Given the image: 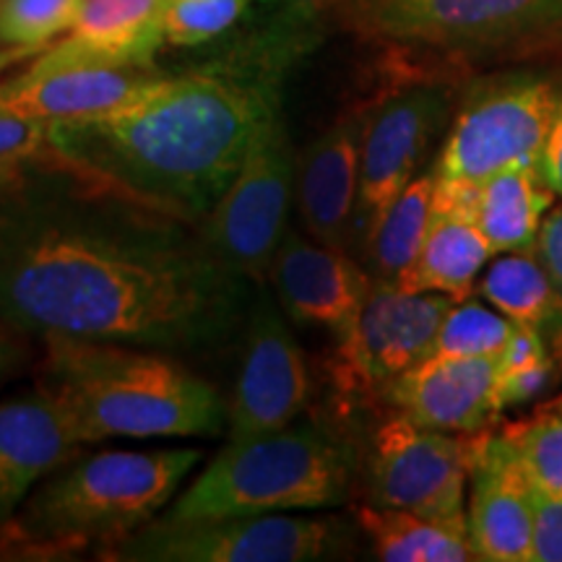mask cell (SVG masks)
<instances>
[{
  "mask_svg": "<svg viewBox=\"0 0 562 562\" xmlns=\"http://www.w3.org/2000/svg\"><path fill=\"white\" fill-rule=\"evenodd\" d=\"M248 300L180 216L91 182L0 201V321L24 336L203 349L243 326Z\"/></svg>",
  "mask_w": 562,
  "mask_h": 562,
  "instance_id": "obj_1",
  "label": "cell"
},
{
  "mask_svg": "<svg viewBox=\"0 0 562 562\" xmlns=\"http://www.w3.org/2000/svg\"><path fill=\"white\" fill-rule=\"evenodd\" d=\"M292 58L263 34L220 66L165 74L108 115L47 125L45 157L91 186L199 222L235 180L266 117L281 110V70Z\"/></svg>",
  "mask_w": 562,
  "mask_h": 562,
  "instance_id": "obj_2",
  "label": "cell"
},
{
  "mask_svg": "<svg viewBox=\"0 0 562 562\" xmlns=\"http://www.w3.org/2000/svg\"><path fill=\"white\" fill-rule=\"evenodd\" d=\"M40 385L68 412L83 446L108 438H216L227 402L172 357L131 344L45 339Z\"/></svg>",
  "mask_w": 562,
  "mask_h": 562,
  "instance_id": "obj_3",
  "label": "cell"
},
{
  "mask_svg": "<svg viewBox=\"0 0 562 562\" xmlns=\"http://www.w3.org/2000/svg\"><path fill=\"white\" fill-rule=\"evenodd\" d=\"M201 461L195 448L76 456L26 497L19 537L40 550L70 552L123 542L172 501Z\"/></svg>",
  "mask_w": 562,
  "mask_h": 562,
  "instance_id": "obj_4",
  "label": "cell"
},
{
  "mask_svg": "<svg viewBox=\"0 0 562 562\" xmlns=\"http://www.w3.org/2000/svg\"><path fill=\"white\" fill-rule=\"evenodd\" d=\"M355 451L328 427L305 425L229 440L175 501L167 518L258 516L336 508L349 501Z\"/></svg>",
  "mask_w": 562,
  "mask_h": 562,
  "instance_id": "obj_5",
  "label": "cell"
},
{
  "mask_svg": "<svg viewBox=\"0 0 562 562\" xmlns=\"http://www.w3.org/2000/svg\"><path fill=\"white\" fill-rule=\"evenodd\" d=\"M560 89L533 70L474 81L446 133L435 178L484 182L505 167H539Z\"/></svg>",
  "mask_w": 562,
  "mask_h": 562,
  "instance_id": "obj_6",
  "label": "cell"
},
{
  "mask_svg": "<svg viewBox=\"0 0 562 562\" xmlns=\"http://www.w3.org/2000/svg\"><path fill=\"white\" fill-rule=\"evenodd\" d=\"M336 518L290 513L149 521L110 547L112 560L133 562H315L347 550Z\"/></svg>",
  "mask_w": 562,
  "mask_h": 562,
  "instance_id": "obj_7",
  "label": "cell"
},
{
  "mask_svg": "<svg viewBox=\"0 0 562 562\" xmlns=\"http://www.w3.org/2000/svg\"><path fill=\"white\" fill-rule=\"evenodd\" d=\"M297 186L281 110L266 117L235 180L201 220V237L220 261L252 284H263L286 235V214Z\"/></svg>",
  "mask_w": 562,
  "mask_h": 562,
  "instance_id": "obj_8",
  "label": "cell"
},
{
  "mask_svg": "<svg viewBox=\"0 0 562 562\" xmlns=\"http://www.w3.org/2000/svg\"><path fill=\"white\" fill-rule=\"evenodd\" d=\"M341 21L381 45L469 53L562 26V0H349Z\"/></svg>",
  "mask_w": 562,
  "mask_h": 562,
  "instance_id": "obj_9",
  "label": "cell"
},
{
  "mask_svg": "<svg viewBox=\"0 0 562 562\" xmlns=\"http://www.w3.org/2000/svg\"><path fill=\"white\" fill-rule=\"evenodd\" d=\"M482 438L484 430L440 432L393 412L372 432L370 503L440 521H467V487Z\"/></svg>",
  "mask_w": 562,
  "mask_h": 562,
  "instance_id": "obj_10",
  "label": "cell"
},
{
  "mask_svg": "<svg viewBox=\"0 0 562 562\" xmlns=\"http://www.w3.org/2000/svg\"><path fill=\"white\" fill-rule=\"evenodd\" d=\"M453 300L440 292H404L372 281L355 326L336 339L328 372L344 398L383 393L393 378L432 355L440 323Z\"/></svg>",
  "mask_w": 562,
  "mask_h": 562,
  "instance_id": "obj_11",
  "label": "cell"
},
{
  "mask_svg": "<svg viewBox=\"0 0 562 562\" xmlns=\"http://www.w3.org/2000/svg\"><path fill=\"white\" fill-rule=\"evenodd\" d=\"M451 112V89L438 81H409L362 112L360 195L355 232L360 240L375 227L393 199L417 178L435 136Z\"/></svg>",
  "mask_w": 562,
  "mask_h": 562,
  "instance_id": "obj_12",
  "label": "cell"
},
{
  "mask_svg": "<svg viewBox=\"0 0 562 562\" xmlns=\"http://www.w3.org/2000/svg\"><path fill=\"white\" fill-rule=\"evenodd\" d=\"M161 76L154 66L102 58L66 37L24 74L0 81V104L47 125L89 121L133 102Z\"/></svg>",
  "mask_w": 562,
  "mask_h": 562,
  "instance_id": "obj_13",
  "label": "cell"
},
{
  "mask_svg": "<svg viewBox=\"0 0 562 562\" xmlns=\"http://www.w3.org/2000/svg\"><path fill=\"white\" fill-rule=\"evenodd\" d=\"M305 351L269 297L250 302L240 372L227 402L229 440L290 427L311 404Z\"/></svg>",
  "mask_w": 562,
  "mask_h": 562,
  "instance_id": "obj_14",
  "label": "cell"
},
{
  "mask_svg": "<svg viewBox=\"0 0 562 562\" xmlns=\"http://www.w3.org/2000/svg\"><path fill=\"white\" fill-rule=\"evenodd\" d=\"M269 279L292 321L326 328L336 339L351 331L375 281L347 250L305 240L297 232L284 235Z\"/></svg>",
  "mask_w": 562,
  "mask_h": 562,
  "instance_id": "obj_15",
  "label": "cell"
},
{
  "mask_svg": "<svg viewBox=\"0 0 562 562\" xmlns=\"http://www.w3.org/2000/svg\"><path fill=\"white\" fill-rule=\"evenodd\" d=\"M393 412L453 435L482 432L501 409L495 357H438L414 364L383 389Z\"/></svg>",
  "mask_w": 562,
  "mask_h": 562,
  "instance_id": "obj_16",
  "label": "cell"
},
{
  "mask_svg": "<svg viewBox=\"0 0 562 562\" xmlns=\"http://www.w3.org/2000/svg\"><path fill=\"white\" fill-rule=\"evenodd\" d=\"M469 484L467 526L476 560L531 562L533 482L508 432H484Z\"/></svg>",
  "mask_w": 562,
  "mask_h": 562,
  "instance_id": "obj_17",
  "label": "cell"
},
{
  "mask_svg": "<svg viewBox=\"0 0 562 562\" xmlns=\"http://www.w3.org/2000/svg\"><path fill=\"white\" fill-rule=\"evenodd\" d=\"M68 412L42 385L0 402V526L16 516L34 487L81 451Z\"/></svg>",
  "mask_w": 562,
  "mask_h": 562,
  "instance_id": "obj_18",
  "label": "cell"
},
{
  "mask_svg": "<svg viewBox=\"0 0 562 562\" xmlns=\"http://www.w3.org/2000/svg\"><path fill=\"white\" fill-rule=\"evenodd\" d=\"M362 115L341 117L297 157L300 220L307 235L328 248L347 250L355 237L360 195Z\"/></svg>",
  "mask_w": 562,
  "mask_h": 562,
  "instance_id": "obj_19",
  "label": "cell"
},
{
  "mask_svg": "<svg viewBox=\"0 0 562 562\" xmlns=\"http://www.w3.org/2000/svg\"><path fill=\"white\" fill-rule=\"evenodd\" d=\"M492 256L495 250L476 222L432 211L417 261L396 286L404 292H440L453 302H463L474 294L476 279Z\"/></svg>",
  "mask_w": 562,
  "mask_h": 562,
  "instance_id": "obj_20",
  "label": "cell"
},
{
  "mask_svg": "<svg viewBox=\"0 0 562 562\" xmlns=\"http://www.w3.org/2000/svg\"><path fill=\"white\" fill-rule=\"evenodd\" d=\"M170 0H81L68 37L89 53L133 66H154L165 45V11Z\"/></svg>",
  "mask_w": 562,
  "mask_h": 562,
  "instance_id": "obj_21",
  "label": "cell"
},
{
  "mask_svg": "<svg viewBox=\"0 0 562 562\" xmlns=\"http://www.w3.org/2000/svg\"><path fill=\"white\" fill-rule=\"evenodd\" d=\"M554 199L537 167H505L482 182L476 227L495 252L533 248Z\"/></svg>",
  "mask_w": 562,
  "mask_h": 562,
  "instance_id": "obj_22",
  "label": "cell"
},
{
  "mask_svg": "<svg viewBox=\"0 0 562 562\" xmlns=\"http://www.w3.org/2000/svg\"><path fill=\"white\" fill-rule=\"evenodd\" d=\"M372 552L385 562H469L476 560L467 521H440L412 510L362 505L357 510Z\"/></svg>",
  "mask_w": 562,
  "mask_h": 562,
  "instance_id": "obj_23",
  "label": "cell"
},
{
  "mask_svg": "<svg viewBox=\"0 0 562 562\" xmlns=\"http://www.w3.org/2000/svg\"><path fill=\"white\" fill-rule=\"evenodd\" d=\"M480 294L516 326L539 328L547 339L560 321V297L537 250H513L490 263Z\"/></svg>",
  "mask_w": 562,
  "mask_h": 562,
  "instance_id": "obj_24",
  "label": "cell"
},
{
  "mask_svg": "<svg viewBox=\"0 0 562 562\" xmlns=\"http://www.w3.org/2000/svg\"><path fill=\"white\" fill-rule=\"evenodd\" d=\"M432 193H435V172L417 175L402 193L393 199L383 216L364 240L375 281H389L396 284L398 279L409 271L417 261L422 243H425L427 229L432 220Z\"/></svg>",
  "mask_w": 562,
  "mask_h": 562,
  "instance_id": "obj_25",
  "label": "cell"
},
{
  "mask_svg": "<svg viewBox=\"0 0 562 562\" xmlns=\"http://www.w3.org/2000/svg\"><path fill=\"white\" fill-rule=\"evenodd\" d=\"M533 487L562 495V396L537 406L529 417L505 427Z\"/></svg>",
  "mask_w": 562,
  "mask_h": 562,
  "instance_id": "obj_26",
  "label": "cell"
},
{
  "mask_svg": "<svg viewBox=\"0 0 562 562\" xmlns=\"http://www.w3.org/2000/svg\"><path fill=\"white\" fill-rule=\"evenodd\" d=\"M516 323L501 311H490L472 297L453 302L435 336L432 355L438 357H497L508 344Z\"/></svg>",
  "mask_w": 562,
  "mask_h": 562,
  "instance_id": "obj_27",
  "label": "cell"
},
{
  "mask_svg": "<svg viewBox=\"0 0 562 562\" xmlns=\"http://www.w3.org/2000/svg\"><path fill=\"white\" fill-rule=\"evenodd\" d=\"M79 9L81 0H0V42L50 47L74 30Z\"/></svg>",
  "mask_w": 562,
  "mask_h": 562,
  "instance_id": "obj_28",
  "label": "cell"
},
{
  "mask_svg": "<svg viewBox=\"0 0 562 562\" xmlns=\"http://www.w3.org/2000/svg\"><path fill=\"white\" fill-rule=\"evenodd\" d=\"M250 0H170L165 11V42L193 47L220 37L243 16Z\"/></svg>",
  "mask_w": 562,
  "mask_h": 562,
  "instance_id": "obj_29",
  "label": "cell"
},
{
  "mask_svg": "<svg viewBox=\"0 0 562 562\" xmlns=\"http://www.w3.org/2000/svg\"><path fill=\"white\" fill-rule=\"evenodd\" d=\"M47 123L19 115L0 104V188L11 191L13 182L24 175L34 161L45 157Z\"/></svg>",
  "mask_w": 562,
  "mask_h": 562,
  "instance_id": "obj_30",
  "label": "cell"
},
{
  "mask_svg": "<svg viewBox=\"0 0 562 562\" xmlns=\"http://www.w3.org/2000/svg\"><path fill=\"white\" fill-rule=\"evenodd\" d=\"M261 3L277 11L273 13V30L269 32L271 37L302 53L315 26H323V21L331 16L341 19L349 0H261Z\"/></svg>",
  "mask_w": 562,
  "mask_h": 562,
  "instance_id": "obj_31",
  "label": "cell"
},
{
  "mask_svg": "<svg viewBox=\"0 0 562 562\" xmlns=\"http://www.w3.org/2000/svg\"><path fill=\"white\" fill-rule=\"evenodd\" d=\"M533 250H537L539 261H542L547 273H550L554 292L560 297V321L547 341H550L554 362L562 370V203L544 216L537 243H533Z\"/></svg>",
  "mask_w": 562,
  "mask_h": 562,
  "instance_id": "obj_32",
  "label": "cell"
},
{
  "mask_svg": "<svg viewBox=\"0 0 562 562\" xmlns=\"http://www.w3.org/2000/svg\"><path fill=\"white\" fill-rule=\"evenodd\" d=\"M531 562H562V495L533 487Z\"/></svg>",
  "mask_w": 562,
  "mask_h": 562,
  "instance_id": "obj_33",
  "label": "cell"
},
{
  "mask_svg": "<svg viewBox=\"0 0 562 562\" xmlns=\"http://www.w3.org/2000/svg\"><path fill=\"white\" fill-rule=\"evenodd\" d=\"M539 175L547 186L552 188L554 195L562 199V89H560V102L558 110H554V121L550 128V136H547L544 151L539 157Z\"/></svg>",
  "mask_w": 562,
  "mask_h": 562,
  "instance_id": "obj_34",
  "label": "cell"
},
{
  "mask_svg": "<svg viewBox=\"0 0 562 562\" xmlns=\"http://www.w3.org/2000/svg\"><path fill=\"white\" fill-rule=\"evenodd\" d=\"M21 339H24V334H19L9 323L0 321V383L16 375L26 360V349Z\"/></svg>",
  "mask_w": 562,
  "mask_h": 562,
  "instance_id": "obj_35",
  "label": "cell"
},
{
  "mask_svg": "<svg viewBox=\"0 0 562 562\" xmlns=\"http://www.w3.org/2000/svg\"><path fill=\"white\" fill-rule=\"evenodd\" d=\"M47 47H30V45H11V42H0V76L5 70L21 66V63L34 60L40 53H45Z\"/></svg>",
  "mask_w": 562,
  "mask_h": 562,
  "instance_id": "obj_36",
  "label": "cell"
}]
</instances>
